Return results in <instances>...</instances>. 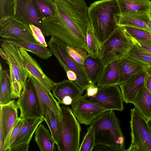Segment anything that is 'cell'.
<instances>
[{"instance_id": "cell-1", "label": "cell", "mask_w": 151, "mask_h": 151, "mask_svg": "<svg viewBox=\"0 0 151 151\" xmlns=\"http://www.w3.org/2000/svg\"><path fill=\"white\" fill-rule=\"evenodd\" d=\"M56 16L42 21L49 35L62 40L70 47L86 49V37L91 26L88 7L84 0H54Z\"/></svg>"}, {"instance_id": "cell-2", "label": "cell", "mask_w": 151, "mask_h": 151, "mask_svg": "<svg viewBox=\"0 0 151 151\" xmlns=\"http://www.w3.org/2000/svg\"><path fill=\"white\" fill-rule=\"evenodd\" d=\"M89 18L93 32L102 44L114 31L121 13L116 0H101L88 7Z\"/></svg>"}, {"instance_id": "cell-3", "label": "cell", "mask_w": 151, "mask_h": 151, "mask_svg": "<svg viewBox=\"0 0 151 151\" xmlns=\"http://www.w3.org/2000/svg\"><path fill=\"white\" fill-rule=\"evenodd\" d=\"M90 125L93 129L95 145H103L113 147L117 151H126L124 136L114 110L105 111Z\"/></svg>"}, {"instance_id": "cell-4", "label": "cell", "mask_w": 151, "mask_h": 151, "mask_svg": "<svg viewBox=\"0 0 151 151\" xmlns=\"http://www.w3.org/2000/svg\"><path fill=\"white\" fill-rule=\"evenodd\" d=\"M6 53L9 68L12 99L17 98L25 86L29 72L27 70L21 57L19 47L8 42L1 44Z\"/></svg>"}, {"instance_id": "cell-5", "label": "cell", "mask_w": 151, "mask_h": 151, "mask_svg": "<svg viewBox=\"0 0 151 151\" xmlns=\"http://www.w3.org/2000/svg\"><path fill=\"white\" fill-rule=\"evenodd\" d=\"M47 45L62 68L66 66L76 73L77 80L75 82L82 90L83 91L93 83L88 77L84 66L76 62L68 54L65 42L51 36Z\"/></svg>"}, {"instance_id": "cell-6", "label": "cell", "mask_w": 151, "mask_h": 151, "mask_svg": "<svg viewBox=\"0 0 151 151\" xmlns=\"http://www.w3.org/2000/svg\"><path fill=\"white\" fill-rule=\"evenodd\" d=\"M62 129L58 151H79L81 128L71 109L61 107Z\"/></svg>"}, {"instance_id": "cell-7", "label": "cell", "mask_w": 151, "mask_h": 151, "mask_svg": "<svg viewBox=\"0 0 151 151\" xmlns=\"http://www.w3.org/2000/svg\"><path fill=\"white\" fill-rule=\"evenodd\" d=\"M122 27L118 26L102 44L104 53L101 60L104 66L127 55L134 45Z\"/></svg>"}, {"instance_id": "cell-8", "label": "cell", "mask_w": 151, "mask_h": 151, "mask_svg": "<svg viewBox=\"0 0 151 151\" xmlns=\"http://www.w3.org/2000/svg\"><path fill=\"white\" fill-rule=\"evenodd\" d=\"M130 116L131 145L137 147L139 151H151V134L147 120L135 107L131 110Z\"/></svg>"}, {"instance_id": "cell-9", "label": "cell", "mask_w": 151, "mask_h": 151, "mask_svg": "<svg viewBox=\"0 0 151 151\" xmlns=\"http://www.w3.org/2000/svg\"><path fill=\"white\" fill-rule=\"evenodd\" d=\"M97 93L93 96L85 94L83 98L91 102L98 105L107 110L123 111L124 102L121 90L118 85L98 87Z\"/></svg>"}, {"instance_id": "cell-10", "label": "cell", "mask_w": 151, "mask_h": 151, "mask_svg": "<svg viewBox=\"0 0 151 151\" xmlns=\"http://www.w3.org/2000/svg\"><path fill=\"white\" fill-rule=\"evenodd\" d=\"M0 36L1 38L40 43L34 37L29 26L14 17L0 19Z\"/></svg>"}, {"instance_id": "cell-11", "label": "cell", "mask_w": 151, "mask_h": 151, "mask_svg": "<svg viewBox=\"0 0 151 151\" xmlns=\"http://www.w3.org/2000/svg\"><path fill=\"white\" fill-rule=\"evenodd\" d=\"M16 103L20 110L19 118L42 117L36 93L29 79Z\"/></svg>"}, {"instance_id": "cell-12", "label": "cell", "mask_w": 151, "mask_h": 151, "mask_svg": "<svg viewBox=\"0 0 151 151\" xmlns=\"http://www.w3.org/2000/svg\"><path fill=\"white\" fill-rule=\"evenodd\" d=\"M73 113L81 124L90 125L105 111L104 108L84 99L81 96L71 105Z\"/></svg>"}, {"instance_id": "cell-13", "label": "cell", "mask_w": 151, "mask_h": 151, "mask_svg": "<svg viewBox=\"0 0 151 151\" xmlns=\"http://www.w3.org/2000/svg\"><path fill=\"white\" fill-rule=\"evenodd\" d=\"M14 17L29 26L34 25L41 30L44 35L49 36L44 27L32 0H13Z\"/></svg>"}, {"instance_id": "cell-14", "label": "cell", "mask_w": 151, "mask_h": 151, "mask_svg": "<svg viewBox=\"0 0 151 151\" xmlns=\"http://www.w3.org/2000/svg\"><path fill=\"white\" fill-rule=\"evenodd\" d=\"M52 95L60 104L71 105L76 99L82 96L83 91L74 81L64 79L56 83L52 88Z\"/></svg>"}, {"instance_id": "cell-15", "label": "cell", "mask_w": 151, "mask_h": 151, "mask_svg": "<svg viewBox=\"0 0 151 151\" xmlns=\"http://www.w3.org/2000/svg\"><path fill=\"white\" fill-rule=\"evenodd\" d=\"M28 79L32 84L38 99L42 115L44 106L49 107L59 119L62 120L61 107L60 103L54 98L50 91L46 89L29 72Z\"/></svg>"}, {"instance_id": "cell-16", "label": "cell", "mask_w": 151, "mask_h": 151, "mask_svg": "<svg viewBox=\"0 0 151 151\" xmlns=\"http://www.w3.org/2000/svg\"><path fill=\"white\" fill-rule=\"evenodd\" d=\"M0 124L2 127L5 139L4 145L19 119V108L14 99L6 104L0 105Z\"/></svg>"}, {"instance_id": "cell-17", "label": "cell", "mask_w": 151, "mask_h": 151, "mask_svg": "<svg viewBox=\"0 0 151 151\" xmlns=\"http://www.w3.org/2000/svg\"><path fill=\"white\" fill-rule=\"evenodd\" d=\"M148 76V73L146 70L118 85L124 102L126 104H132L140 90L145 85Z\"/></svg>"}, {"instance_id": "cell-18", "label": "cell", "mask_w": 151, "mask_h": 151, "mask_svg": "<svg viewBox=\"0 0 151 151\" xmlns=\"http://www.w3.org/2000/svg\"><path fill=\"white\" fill-rule=\"evenodd\" d=\"M21 56L26 68L46 89L50 91L56 83L44 73L39 64L23 48L19 47Z\"/></svg>"}, {"instance_id": "cell-19", "label": "cell", "mask_w": 151, "mask_h": 151, "mask_svg": "<svg viewBox=\"0 0 151 151\" xmlns=\"http://www.w3.org/2000/svg\"><path fill=\"white\" fill-rule=\"evenodd\" d=\"M24 119L22 127L8 151H13L14 148L21 145H29L36 129L44 120L42 117H28Z\"/></svg>"}, {"instance_id": "cell-20", "label": "cell", "mask_w": 151, "mask_h": 151, "mask_svg": "<svg viewBox=\"0 0 151 151\" xmlns=\"http://www.w3.org/2000/svg\"><path fill=\"white\" fill-rule=\"evenodd\" d=\"M149 12L138 11L121 14L118 26L139 28L151 33L147 25L151 19Z\"/></svg>"}, {"instance_id": "cell-21", "label": "cell", "mask_w": 151, "mask_h": 151, "mask_svg": "<svg viewBox=\"0 0 151 151\" xmlns=\"http://www.w3.org/2000/svg\"><path fill=\"white\" fill-rule=\"evenodd\" d=\"M119 76L116 85L145 71L148 67L125 56L119 60Z\"/></svg>"}, {"instance_id": "cell-22", "label": "cell", "mask_w": 151, "mask_h": 151, "mask_svg": "<svg viewBox=\"0 0 151 151\" xmlns=\"http://www.w3.org/2000/svg\"><path fill=\"white\" fill-rule=\"evenodd\" d=\"M0 41L1 42H8L23 48L26 51L32 53L42 59L47 60L53 55L49 49L40 43H35L19 39L2 38L0 39Z\"/></svg>"}, {"instance_id": "cell-23", "label": "cell", "mask_w": 151, "mask_h": 151, "mask_svg": "<svg viewBox=\"0 0 151 151\" xmlns=\"http://www.w3.org/2000/svg\"><path fill=\"white\" fill-rule=\"evenodd\" d=\"M119 60L104 66L102 73L96 83L97 87L116 85L119 76Z\"/></svg>"}, {"instance_id": "cell-24", "label": "cell", "mask_w": 151, "mask_h": 151, "mask_svg": "<svg viewBox=\"0 0 151 151\" xmlns=\"http://www.w3.org/2000/svg\"><path fill=\"white\" fill-rule=\"evenodd\" d=\"M42 116L47 124L55 143L58 147L62 131V120L58 119L53 112L46 106H44Z\"/></svg>"}, {"instance_id": "cell-25", "label": "cell", "mask_w": 151, "mask_h": 151, "mask_svg": "<svg viewBox=\"0 0 151 151\" xmlns=\"http://www.w3.org/2000/svg\"><path fill=\"white\" fill-rule=\"evenodd\" d=\"M147 120L151 119V94L145 84L132 103Z\"/></svg>"}, {"instance_id": "cell-26", "label": "cell", "mask_w": 151, "mask_h": 151, "mask_svg": "<svg viewBox=\"0 0 151 151\" xmlns=\"http://www.w3.org/2000/svg\"><path fill=\"white\" fill-rule=\"evenodd\" d=\"M35 140L41 151H54L56 150L54 140L48 129L40 124L36 129Z\"/></svg>"}, {"instance_id": "cell-27", "label": "cell", "mask_w": 151, "mask_h": 151, "mask_svg": "<svg viewBox=\"0 0 151 151\" xmlns=\"http://www.w3.org/2000/svg\"><path fill=\"white\" fill-rule=\"evenodd\" d=\"M121 14L138 11H150V0H116Z\"/></svg>"}, {"instance_id": "cell-28", "label": "cell", "mask_w": 151, "mask_h": 151, "mask_svg": "<svg viewBox=\"0 0 151 151\" xmlns=\"http://www.w3.org/2000/svg\"><path fill=\"white\" fill-rule=\"evenodd\" d=\"M86 73L91 81L97 83L103 70L104 65L101 60L90 55L86 58L83 63Z\"/></svg>"}, {"instance_id": "cell-29", "label": "cell", "mask_w": 151, "mask_h": 151, "mask_svg": "<svg viewBox=\"0 0 151 151\" xmlns=\"http://www.w3.org/2000/svg\"><path fill=\"white\" fill-rule=\"evenodd\" d=\"M33 5L42 21L55 17L57 10L54 0H32Z\"/></svg>"}, {"instance_id": "cell-30", "label": "cell", "mask_w": 151, "mask_h": 151, "mask_svg": "<svg viewBox=\"0 0 151 151\" xmlns=\"http://www.w3.org/2000/svg\"><path fill=\"white\" fill-rule=\"evenodd\" d=\"M9 70L0 64V105L6 104L12 99Z\"/></svg>"}, {"instance_id": "cell-31", "label": "cell", "mask_w": 151, "mask_h": 151, "mask_svg": "<svg viewBox=\"0 0 151 151\" xmlns=\"http://www.w3.org/2000/svg\"><path fill=\"white\" fill-rule=\"evenodd\" d=\"M86 40L88 54L101 60L104 53L102 44L95 35L91 26L88 29Z\"/></svg>"}, {"instance_id": "cell-32", "label": "cell", "mask_w": 151, "mask_h": 151, "mask_svg": "<svg viewBox=\"0 0 151 151\" xmlns=\"http://www.w3.org/2000/svg\"><path fill=\"white\" fill-rule=\"evenodd\" d=\"M134 43L131 49L125 56L148 67H151V54L142 49L135 43Z\"/></svg>"}, {"instance_id": "cell-33", "label": "cell", "mask_w": 151, "mask_h": 151, "mask_svg": "<svg viewBox=\"0 0 151 151\" xmlns=\"http://www.w3.org/2000/svg\"><path fill=\"white\" fill-rule=\"evenodd\" d=\"M95 146L94 131L92 125H90L80 145L79 151H92Z\"/></svg>"}, {"instance_id": "cell-34", "label": "cell", "mask_w": 151, "mask_h": 151, "mask_svg": "<svg viewBox=\"0 0 151 151\" xmlns=\"http://www.w3.org/2000/svg\"><path fill=\"white\" fill-rule=\"evenodd\" d=\"M129 36L137 40H151V33L144 30L128 26H121Z\"/></svg>"}, {"instance_id": "cell-35", "label": "cell", "mask_w": 151, "mask_h": 151, "mask_svg": "<svg viewBox=\"0 0 151 151\" xmlns=\"http://www.w3.org/2000/svg\"><path fill=\"white\" fill-rule=\"evenodd\" d=\"M66 50L76 62L83 66L85 60L89 55L85 49L80 47H73L67 45Z\"/></svg>"}, {"instance_id": "cell-36", "label": "cell", "mask_w": 151, "mask_h": 151, "mask_svg": "<svg viewBox=\"0 0 151 151\" xmlns=\"http://www.w3.org/2000/svg\"><path fill=\"white\" fill-rule=\"evenodd\" d=\"M13 0H0V19L14 17Z\"/></svg>"}, {"instance_id": "cell-37", "label": "cell", "mask_w": 151, "mask_h": 151, "mask_svg": "<svg viewBox=\"0 0 151 151\" xmlns=\"http://www.w3.org/2000/svg\"><path fill=\"white\" fill-rule=\"evenodd\" d=\"M24 122V119L19 118V119L13 128L8 141L4 145L3 151H8L18 135Z\"/></svg>"}, {"instance_id": "cell-38", "label": "cell", "mask_w": 151, "mask_h": 151, "mask_svg": "<svg viewBox=\"0 0 151 151\" xmlns=\"http://www.w3.org/2000/svg\"><path fill=\"white\" fill-rule=\"evenodd\" d=\"M29 27L35 38L40 44L47 47L48 45L46 42L44 35L40 29L32 24L29 25Z\"/></svg>"}, {"instance_id": "cell-39", "label": "cell", "mask_w": 151, "mask_h": 151, "mask_svg": "<svg viewBox=\"0 0 151 151\" xmlns=\"http://www.w3.org/2000/svg\"><path fill=\"white\" fill-rule=\"evenodd\" d=\"M133 42L142 49L151 54V40H137L130 36Z\"/></svg>"}, {"instance_id": "cell-40", "label": "cell", "mask_w": 151, "mask_h": 151, "mask_svg": "<svg viewBox=\"0 0 151 151\" xmlns=\"http://www.w3.org/2000/svg\"><path fill=\"white\" fill-rule=\"evenodd\" d=\"M98 89V87L96 84L93 83L86 89V93L85 94L88 96H93L97 93Z\"/></svg>"}, {"instance_id": "cell-41", "label": "cell", "mask_w": 151, "mask_h": 151, "mask_svg": "<svg viewBox=\"0 0 151 151\" xmlns=\"http://www.w3.org/2000/svg\"><path fill=\"white\" fill-rule=\"evenodd\" d=\"M92 151H117L114 148L108 146L99 144L96 145Z\"/></svg>"}, {"instance_id": "cell-42", "label": "cell", "mask_w": 151, "mask_h": 151, "mask_svg": "<svg viewBox=\"0 0 151 151\" xmlns=\"http://www.w3.org/2000/svg\"><path fill=\"white\" fill-rule=\"evenodd\" d=\"M5 140L3 129L0 124V151H3V147Z\"/></svg>"}, {"instance_id": "cell-43", "label": "cell", "mask_w": 151, "mask_h": 151, "mask_svg": "<svg viewBox=\"0 0 151 151\" xmlns=\"http://www.w3.org/2000/svg\"><path fill=\"white\" fill-rule=\"evenodd\" d=\"M29 145L28 144L21 145L14 148L13 151H27L28 150Z\"/></svg>"}, {"instance_id": "cell-44", "label": "cell", "mask_w": 151, "mask_h": 151, "mask_svg": "<svg viewBox=\"0 0 151 151\" xmlns=\"http://www.w3.org/2000/svg\"><path fill=\"white\" fill-rule=\"evenodd\" d=\"M145 85L147 89L151 94V75H150L148 73Z\"/></svg>"}, {"instance_id": "cell-45", "label": "cell", "mask_w": 151, "mask_h": 151, "mask_svg": "<svg viewBox=\"0 0 151 151\" xmlns=\"http://www.w3.org/2000/svg\"><path fill=\"white\" fill-rule=\"evenodd\" d=\"M0 55L1 57L4 60L7 61V55L4 50L2 48H0Z\"/></svg>"}, {"instance_id": "cell-46", "label": "cell", "mask_w": 151, "mask_h": 151, "mask_svg": "<svg viewBox=\"0 0 151 151\" xmlns=\"http://www.w3.org/2000/svg\"><path fill=\"white\" fill-rule=\"evenodd\" d=\"M127 151H139L137 147L135 145H130L129 148L126 150Z\"/></svg>"}, {"instance_id": "cell-47", "label": "cell", "mask_w": 151, "mask_h": 151, "mask_svg": "<svg viewBox=\"0 0 151 151\" xmlns=\"http://www.w3.org/2000/svg\"><path fill=\"white\" fill-rule=\"evenodd\" d=\"M147 122L150 133L151 134V119L147 120Z\"/></svg>"}, {"instance_id": "cell-48", "label": "cell", "mask_w": 151, "mask_h": 151, "mask_svg": "<svg viewBox=\"0 0 151 151\" xmlns=\"http://www.w3.org/2000/svg\"><path fill=\"white\" fill-rule=\"evenodd\" d=\"M146 71L149 74L151 75V67H148Z\"/></svg>"}, {"instance_id": "cell-49", "label": "cell", "mask_w": 151, "mask_h": 151, "mask_svg": "<svg viewBox=\"0 0 151 151\" xmlns=\"http://www.w3.org/2000/svg\"><path fill=\"white\" fill-rule=\"evenodd\" d=\"M147 25L149 28L151 30V19L148 22Z\"/></svg>"}, {"instance_id": "cell-50", "label": "cell", "mask_w": 151, "mask_h": 151, "mask_svg": "<svg viewBox=\"0 0 151 151\" xmlns=\"http://www.w3.org/2000/svg\"><path fill=\"white\" fill-rule=\"evenodd\" d=\"M149 12H150V16L151 17V9L150 10Z\"/></svg>"}]
</instances>
